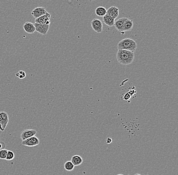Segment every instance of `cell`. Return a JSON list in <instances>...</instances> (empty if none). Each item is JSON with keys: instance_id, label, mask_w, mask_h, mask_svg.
<instances>
[{"instance_id": "cell-17", "label": "cell", "mask_w": 178, "mask_h": 175, "mask_svg": "<svg viewBox=\"0 0 178 175\" xmlns=\"http://www.w3.org/2000/svg\"><path fill=\"white\" fill-rule=\"evenodd\" d=\"M75 166L73 165V164L71 161H67L64 164V168L65 170H66L67 171H73V169L75 168Z\"/></svg>"}, {"instance_id": "cell-22", "label": "cell", "mask_w": 178, "mask_h": 175, "mask_svg": "<svg viewBox=\"0 0 178 175\" xmlns=\"http://www.w3.org/2000/svg\"><path fill=\"white\" fill-rule=\"evenodd\" d=\"M112 138H107V139H106V143H107V144H109L112 143Z\"/></svg>"}, {"instance_id": "cell-4", "label": "cell", "mask_w": 178, "mask_h": 175, "mask_svg": "<svg viewBox=\"0 0 178 175\" xmlns=\"http://www.w3.org/2000/svg\"><path fill=\"white\" fill-rule=\"evenodd\" d=\"M91 26L93 30L97 33H101L103 31V24L100 20L94 19L91 22Z\"/></svg>"}, {"instance_id": "cell-14", "label": "cell", "mask_w": 178, "mask_h": 175, "mask_svg": "<svg viewBox=\"0 0 178 175\" xmlns=\"http://www.w3.org/2000/svg\"><path fill=\"white\" fill-rule=\"evenodd\" d=\"M103 21L106 25L109 27H112L114 25L115 19L106 14L103 17Z\"/></svg>"}, {"instance_id": "cell-19", "label": "cell", "mask_w": 178, "mask_h": 175, "mask_svg": "<svg viewBox=\"0 0 178 175\" xmlns=\"http://www.w3.org/2000/svg\"><path fill=\"white\" fill-rule=\"evenodd\" d=\"M15 76L19 79H23L26 77V73L24 71H20L15 73Z\"/></svg>"}, {"instance_id": "cell-24", "label": "cell", "mask_w": 178, "mask_h": 175, "mask_svg": "<svg viewBox=\"0 0 178 175\" xmlns=\"http://www.w3.org/2000/svg\"><path fill=\"white\" fill-rule=\"evenodd\" d=\"M0 130L2 131V132H4V130H3L2 126V125L1 124H0Z\"/></svg>"}, {"instance_id": "cell-27", "label": "cell", "mask_w": 178, "mask_h": 175, "mask_svg": "<svg viewBox=\"0 0 178 175\" xmlns=\"http://www.w3.org/2000/svg\"><path fill=\"white\" fill-rule=\"evenodd\" d=\"M124 175L123 174H118V175Z\"/></svg>"}, {"instance_id": "cell-2", "label": "cell", "mask_w": 178, "mask_h": 175, "mask_svg": "<svg viewBox=\"0 0 178 175\" xmlns=\"http://www.w3.org/2000/svg\"><path fill=\"white\" fill-rule=\"evenodd\" d=\"M117 47L118 50H128L134 53L137 48V44L133 39L124 38L119 42Z\"/></svg>"}, {"instance_id": "cell-18", "label": "cell", "mask_w": 178, "mask_h": 175, "mask_svg": "<svg viewBox=\"0 0 178 175\" xmlns=\"http://www.w3.org/2000/svg\"><path fill=\"white\" fill-rule=\"evenodd\" d=\"M14 158H15L14 153L11 150H8L5 160H13Z\"/></svg>"}, {"instance_id": "cell-12", "label": "cell", "mask_w": 178, "mask_h": 175, "mask_svg": "<svg viewBox=\"0 0 178 175\" xmlns=\"http://www.w3.org/2000/svg\"><path fill=\"white\" fill-rule=\"evenodd\" d=\"M127 19L128 18H126V17H122V18H119L118 20H116V21L114 22V26H115V28H116L117 30L120 32H122L123 26H124V22L127 20Z\"/></svg>"}, {"instance_id": "cell-21", "label": "cell", "mask_w": 178, "mask_h": 175, "mask_svg": "<svg viewBox=\"0 0 178 175\" xmlns=\"http://www.w3.org/2000/svg\"><path fill=\"white\" fill-rule=\"evenodd\" d=\"M131 98V95L128 93L124 95V99L126 100H129V99H130Z\"/></svg>"}, {"instance_id": "cell-16", "label": "cell", "mask_w": 178, "mask_h": 175, "mask_svg": "<svg viewBox=\"0 0 178 175\" xmlns=\"http://www.w3.org/2000/svg\"><path fill=\"white\" fill-rule=\"evenodd\" d=\"M107 10L103 7H99L95 10V13L99 17H103L106 14Z\"/></svg>"}, {"instance_id": "cell-8", "label": "cell", "mask_w": 178, "mask_h": 175, "mask_svg": "<svg viewBox=\"0 0 178 175\" xmlns=\"http://www.w3.org/2000/svg\"><path fill=\"white\" fill-rule=\"evenodd\" d=\"M9 120V119L8 113L5 111L0 112V124L2 125L3 130L4 131L6 128L7 126L8 125Z\"/></svg>"}, {"instance_id": "cell-3", "label": "cell", "mask_w": 178, "mask_h": 175, "mask_svg": "<svg viewBox=\"0 0 178 175\" xmlns=\"http://www.w3.org/2000/svg\"><path fill=\"white\" fill-rule=\"evenodd\" d=\"M21 144L22 145L28 147H34L39 145L40 144V140L37 137L34 136L26 140H22Z\"/></svg>"}, {"instance_id": "cell-1", "label": "cell", "mask_w": 178, "mask_h": 175, "mask_svg": "<svg viewBox=\"0 0 178 175\" xmlns=\"http://www.w3.org/2000/svg\"><path fill=\"white\" fill-rule=\"evenodd\" d=\"M134 58V53L128 50H118L116 53V59L118 61L124 65H128L132 63Z\"/></svg>"}, {"instance_id": "cell-6", "label": "cell", "mask_w": 178, "mask_h": 175, "mask_svg": "<svg viewBox=\"0 0 178 175\" xmlns=\"http://www.w3.org/2000/svg\"><path fill=\"white\" fill-rule=\"evenodd\" d=\"M50 18H51V15L50 13L48 12L45 15H43L41 17L35 19V23L42 24H46V25H50V24L51 23Z\"/></svg>"}, {"instance_id": "cell-11", "label": "cell", "mask_w": 178, "mask_h": 175, "mask_svg": "<svg viewBox=\"0 0 178 175\" xmlns=\"http://www.w3.org/2000/svg\"><path fill=\"white\" fill-rule=\"evenodd\" d=\"M24 30L28 34H32L36 32V28L34 24H32L30 22H26L23 26Z\"/></svg>"}, {"instance_id": "cell-9", "label": "cell", "mask_w": 178, "mask_h": 175, "mask_svg": "<svg viewBox=\"0 0 178 175\" xmlns=\"http://www.w3.org/2000/svg\"><path fill=\"white\" fill-rule=\"evenodd\" d=\"M37 134V131L33 129H27L22 132L20 134V138L22 140L34 136Z\"/></svg>"}, {"instance_id": "cell-10", "label": "cell", "mask_w": 178, "mask_h": 175, "mask_svg": "<svg viewBox=\"0 0 178 175\" xmlns=\"http://www.w3.org/2000/svg\"><path fill=\"white\" fill-rule=\"evenodd\" d=\"M106 14L114 19H116L119 15V9L116 6L110 7L108 9Z\"/></svg>"}, {"instance_id": "cell-15", "label": "cell", "mask_w": 178, "mask_h": 175, "mask_svg": "<svg viewBox=\"0 0 178 175\" xmlns=\"http://www.w3.org/2000/svg\"><path fill=\"white\" fill-rule=\"evenodd\" d=\"M71 161L75 166H78L82 164L83 162V160L81 156L75 155L71 158Z\"/></svg>"}, {"instance_id": "cell-7", "label": "cell", "mask_w": 178, "mask_h": 175, "mask_svg": "<svg viewBox=\"0 0 178 175\" xmlns=\"http://www.w3.org/2000/svg\"><path fill=\"white\" fill-rule=\"evenodd\" d=\"M47 11H46L45 8L43 7H38L34 8L32 12V15L33 16L35 19H37L39 17H41L43 15H45L47 13Z\"/></svg>"}, {"instance_id": "cell-13", "label": "cell", "mask_w": 178, "mask_h": 175, "mask_svg": "<svg viewBox=\"0 0 178 175\" xmlns=\"http://www.w3.org/2000/svg\"><path fill=\"white\" fill-rule=\"evenodd\" d=\"M133 21L132 20H130L127 19V20L124 22L123 28H122V32H130L133 29Z\"/></svg>"}, {"instance_id": "cell-26", "label": "cell", "mask_w": 178, "mask_h": 175, "mask_svg": "<svg viewBox=\"0 0 178 175\" xmlns=\"http://www.w3.org/2000/svg\"><path fill=\"white\" fill-rule=\"evenodd\" d=\"M135 175H141V174H135Z\"/></svg>"}, {"instance_id": "cell-23", "label": "cell", "mask_w": 178, "mask_h": 175, "mask_svg": "<svg viewBox=\"0 0 178 175\" xmlns=\"http://www.w3.org/2000/svg\"><path fill=\"white\" fill-rule=\"evenodd\" d=\"M3 145H5L4 143L2 142H0V150L2 149L3 148Z\"/></svg>"}, {"instance_id": "cell-25", "label": "cell", "mask_w": 178, "mask_h": 175, "mask_svg": "<svg viewBox=\"0 0 178 175\" xmlns=\"http://www.w3.org/2000/svg\"><path fill=\"white\" fill-rule=\"evenodd\" d=\"M79 1H83V0H79ZM86 1H89L90 2H91L93 1H95V0H86Z\"/></svg>"}, {"instance_id": "cell-5", "label": "cell", "mask_w": 178, "mask_h": 175, "mask_svg": "<svg viewBox=\"0 0 178 175\" xmlns=\"http://www.w3.org/2000/svg\"><path fill=\"white\" fill-rule=\"evenodd\" d=\"M34 26L36 28V32H39V34L42 35H46L47 34L49 30L50 25L34 23Z\"/></svg>"}, {"instance_id": "cell-20", "label": "cell", "mask_w": 178, "mask_h": 175, "mask_svg": "<svg viewBox=\"0 0 178 175\" xmlns=\"http://www.w3.org/2000/svg\"><path fill=\"white\" fill-rule=\"evenodd\" d=\"M7 152H8V150L6 149H2L0 150V159L5 160Z\"/></svg>"}]
</instances>
